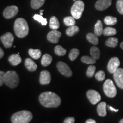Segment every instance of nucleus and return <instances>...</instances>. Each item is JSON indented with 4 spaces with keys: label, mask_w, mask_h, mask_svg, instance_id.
I'll return each instance as SVG.
<instances>
[{
    "label": "nucleus",
    "mask_w": 123,
    "mask_h": 123,
    "mask_svg": "<svg viewBox=\"0 0 123 123\" xmlns=\"http://www.w3.org/2000/svg\"><path fill=\"white\" fill-rule=\"evenodd\" d=\"M39 100L41 105L46 108H57L61 105L60 97L53 92H44L39 96Z\"/></svg>",
    "instance_id": "obj_1"
},
{
    "label": "nucleus",
    "mask_w": 123,
    "mask_h": 123,
    "mask_svg": "<svg viewBox=\"0 0 123 123\" xmlns=\"http://www.w3.org/2000/svg\"><path fill=\"white\" fill-rule=\"evenodd\" d=\"M14 30L15 35L18 38H23L29 34V29L27 21L24 18H19L15 21Z\"/></svg>",
    "instance_id": "obj_2"
},
{
    "label": "nucleus",
    "mask_w": 123,
    "mask_h": 123,
    "mask_svg": "<svg viewBox=\"0 0 123 123\" xmlns=\"http://www.w3.org/2000/svg\"><path fill=\"white\" fill-rule=\"evenodd\" d=\"M33 119V114L27 110L14 113L11 117L12 123H29Z\"/></svg>",
    "instance_id": "obj_3"
},
{
    "label": "nucleus",
    "mask_w": 123,
    "mask_h": 123,
    "mask_svg": "<svg viewBox=\"0 0 123 123\" xmlns=\"http://www.w3.org/2000/svg\"><path fill=\"white\" fill-rule=\"evenodd\" d=\"M19 78L14 71H9L5 74V84L11 88H14L18 85Z\"/></svg>",
    "instance_id": "obj_4"
},
{
    "label": "nucleus",
    "mask_w": 123,
    "mask_h": 123,
    "mask_svg": "<svg viewBox=\"0 0 123 123\" xmlns=\"http://www.w3.org/2000/svg\"><path fill=\"white\" fill-rule=\"evenodd\" d=\"M84 9V3L82 1H76L71 9V13L75 19L80 18Z\"/></svg>",
    "instance_id": "obj_5"
},
{
    "label": "nucleus",
    "mask_w": 123,
    "mask_h": 123,
    "mask_svg": "<svg viewBox=\"0 0 123 123\" xmlns=\"http://www.w3.org/2000/svg\"><path fill=\"white\" fill-rule=\"evenodd\" d=\"M105 95L109 98H114L117 95V90L114 83L111 79H107L103 84Z\"/></svg>",
    "instance_id": "obj_6"
},
{
    "label": "nucleus",
    "mask_w": 123,
    "mask_h": 123,
    "mask_svg": "<svg viewBox=\"0 0 123 123\" xmlns=\"http://www.w3.org/2000/svg\"><path fill=\"white\" fill-rule=\"evenodd\" d=\"M57 68L60 73L66 77H71L73 75L72 71L67 64L63 62H59L57 63Z\"/></svg>",
    "instance_id": "obj_7"
},
{
    "label": "nucleus",
    "mask_w": 123,
    "mask_h": 123,
    "mask_svg": "<svg viewBox=\"0 0 123 123\" xmlns=\"http://www.w3.org/2000/svg\"><path fill=\"white\" fill-rule=\"evenodd\" d=\"M18 8L17 6L15 5L10 6L6 7L4 10L3 15L6 19H10L12 18L17 14L18 13Z\"/></svg>",
    "instance_id": "obj_8"
},
{
    "label": "nucleus",
    "mask_w": 123,
    "mask_h": 123,
    "mask_svg": "<svg viewBox=\"0 0 123 123\" xmlns=\"http://www.w3.org/2000/svg\"><path fill=\"white\" fill-rule=\"evenodd\" d=\"M14 39L13 35L10 33H6L1 37V42L6 48H10L13 46Z\"/></svg>",
    "instance_id": "obj_9"
},
{
    "label": "nucleus",
    "mask_w": 123,
    "mask_h": 123,
    "mask_svg": "<svg viewBox=\"0 0 123 123\" xmlns=\"http://www.w3.org/2000/svg\"><path fill=\"white\" fill-rule=\"evenodd\" d=\"M120 62L119 58L117 57H113L109 61L107 65V70L111 74H113L119 68Z\"/></svg>",
    "instance_id": "obj_10"
},
{
    "label": "nucleus",
    "mask_w": 123,
    "mask_h": 123,
    "mask_svg": "<svg viewBox=\"0 0 123 123\" xmlns=\"http://www.w3.org/2000/svg\"><path fill=\"white\" fill-rule=\"evenodd\" d=\"M87 96L92 104H97L101 100V96L99 92L93 90H88L87 92Z\"/></svg>",
    "instance_id": "obj_11"
},
{
    "label": "nucleus",
    "mask_w": 123,
    "mask_h": 123,
    "mask_svg": "<svg viewBox=\"0 0 123 123\" xmlns=\"http://www.w3.org/2000/svg\"><path fill=\"white\" fill-rule=\"evenodd\" d=\"M113 74V78L117 86L123 89V68H118Z\"/></svg>",
    "instance_id": "obj_12"
},
{
    "label": "nucleus",
    "mask_w": 123,
    "mask_h": 123,
    "mask_svg": "<svg viewBox=\"0 0 123 123\" xmlns=\"http://www.w3.org/2000/svg\"><path fill=\"white\" fill-rule=\"evenodd\" d=\"M61 37V33L57 30H53L49 32L47 35V39L49 42L53 43H56L59 42Z\"/></svg>",
    "instance_id": "obj_13"
},
{
    "label": "nucleus",
    "mask_w": 123,
    "mask_h": 123,
    "mask_svg": "<svg viewBox=\"0 0 123 123\" xmlns=\"http://www.w3.org/2000/svg\"><path fill=\"white\" fill-rule=\"evenodd\" d=\"M112 4V0H98L95 4V7L97 10L102 11L107 9Z\"/></svg>",
    "instance_id": "obj_14"
},
{
    "label": "nucleus",
    "mask_w": 123,
    "mask_h": 123,
    "mask_svg": "<svg viewBox=\"0 0 123 123\" xmlns=\"http://www.w3.org/2000/svg\"><path fill=\"white\" fill-rule=\"evenodd\" d=\"M51 77V74L48 71H42L40 74L39 83L42 85L49 84L50 83Z\"/></svg>",
    "instance_id": "obj_15"
},
{
    "label": "nucleus",
    "mask_w": 123,
    "mask_h": 123,
    "mask_svg": "<svg viewBox=\"0 0 123 123\" xmlns=\"http://www.w3.org/2000/svg\"><path fill=\"white\" fill-rule=\"evenodd\" d=\"M25 65L26 68L29 71H35L37 69V65L33 60L30 58H26L25 61Z\"/></svg>",
    "instance_id": "obj_16"
},
{
    "label": "nucleus",
    "mask_w": 123,
    "mask_h": 123,
    "mask_svg": "<svg viewBox=\"0 0 123 123\" xmlns=\"http://www.w3.org/2000/svg\"><path fill=\"white\" fill-rule=\"evenodd\" d=\"M8 61L10 64L13 66H17L20 64L22 62V59L19 54H12L9 56L8 58Z\"/></svg>",
    "instance_id": "obj_17"
},
{
    "label": "nucleus",
    "mask_w": 123,
    "mask_h": 123,
    "mask_svg": "<svg viewBox=\"0 0 123 123\" xmlns=\"http://www.w3.org/2000/svg\"><path fill=\"white\" fill-rule=\"evenodd\" d=\"M106 107H107V104L105 102H101L98 104L97 107V112L99 116L103 117L106 116L107 115Z\"/></svg>",
    "instance_id": "obj_18"
},
{
    "label": "nucleus",
    "mask_w": 123,
    "mask_h": 123,
    "mask_svg": "<svg viewBox=\"0 0 123 123\" xmlns=\"http://www.w3.org/2000/svg\"><path fill=\"white\" fill-rule=\"evenodd\" d=\"M29 54L33 59H38L41 56L42 53L39 49H30L29 50Z\"/></svg>",
    "instance_id": "obj_19"
},
{
    "label": "nucleus",
    "mask_w": 123,
    "mask_h": 123,
    "mask_svg": "<svg viewBox=\"0 0 123 123\" xmlns=\"http://www.w3.org/2000/svg\"><path fill=\"white\" fill-rule=\"evenodd\" d=\"M52 61H53L52 56L50 54H46L43 55V56H42V59H41V64L43 66L46 67L50 65L51 63L52 62Z\"/></svg>",
    "instance_id": "obj_20"
},
{
    "label": "nucleus",
    "mask_w": 123,
    "mask_h": 123,
    "mask_svg": "<svg viewBox=\"0 0 123 123\" xmlns=\"http://www.w3.org/2000/svg\"><path fill=\"white\" fill-rule=\"evenodd\" d=\"M60 26L58 18L55 16L51 17L50 19V27L52 30H57Z\"/></svg>",
    "instance_id": "obj_21"
},
{
    "label": "nucleus",
    "mask_w": 123,
    "mask_h": 123,
    "mask_svg": "<svg viewBox=\"0 0 123 123\" xmlns=\"http://www.w3.org/2000/svg\"><path fill=\"white\" fill-rule=\"evenodd\" d=\"M87 39L88 40L89 42L93 44V45H97L99 43V39H98L97 35L93 33H88L87 34Z\"/></svg>",
    "instance_id": "obj_22"
},
{
    "label": "nucleus",
    "mask_w": 123,
    "mask_h": 123,
    "mask_svg": "<svg viewBox=\"0 0 123 123\" xmlns=\"http://www.w3.org/2000/svg\"><path fill=\"white\" fill-rule=\"evenodd\" d=\"M103 33V24L101 21H98L96 24H95L94 29V34L97 36H100Z\"/></svg>",
    "instance_id": "obj_23"
},
{
    "label": "nucleus",
    "mask_w": 123,
    "mask_h": 123,
    "mask_svg": "<svg viewBox=\"0 0 123 123\" xmlns=\"http://www.w3.org/2000/svg\"><path fill=\"white\" fill-rule=\"evenodd\" d=\"M90 54L95 59H99L100 55V51L99 48L95 46H93L90 49Z\"/></svg>",
    "instance_id": "obj_24"
},
{
    "label": "nucleus",
    "mask_w": 123,
    "mask_h": 123,
    "mask_svg": "<svg viewBox=\"0 0 123 123\" xmlns=\"http://www.w3.org/2000/svg\"><path fill=\"white\" fill-rule=\"evenodd\" d=\"M79 31V29L77 26L74 25L70 26L66 31V33L68 36L72 37L75 34L78 33Z\"/></svg>",
    "instance_id": "obj_25"
},
{
    "label": "nucleus",
    "mask_w": 123,
    "mask_h": 123,
    "mask_svg": "<svg viewBox=\"0 0 123 123\" xmlns=\"http://www.w3.org/2000/svg\"><path fill=\"white\" fill-rule=\"evenodd\" d=\"M45 0H31V7L33 9H38L42 6Z\"/></svg>",
    "instance_id": "obj_26"
},
{
    "label": "nucleus",
    "mask_w": 123,
    "mask_h": 123,
    "mask_svg": "<svg viewBox=\"0 0 123 123\" xmlns=\"http://www.w3.org/2000/svg\"><path fill=\"white\" fill-rule=\"evenodd\" d=\"M105 45L110 47H116L118 44V39L116 38H108L105 43Z\"/></svg>",
    "instance_id": "obj_27"
},
{
    "label": "nucleus",
    "mask_w": 123,
    "mask_h": 123,
    "mask_svg": "<svg viewBox=\"0 0 123 123\" xmlns=\"http://www.w3.org/2000/svg\"><path fill=\"white\" fill-rule=\"evenodd\" d=\"M104 22L107 25L112 26L116 24L117 22V19L114 17L107 16L104 18Z\"/></svg>",
    "instance_id": "obj_28"
},
{
    "label": "nucleus",
    "mask_w": 123,
    "mask_h": 123,
    "mask_svg": "<svg viewBox=\"0 0 123 123\" xmlns=\"http://www.w3.org/2000/svg\"><path fill=\"white\" fill-rule=\"evenodd\" d=\"M117 33V31L115 28L111 27H107L103 30V34L105 36H112L114 35Z\"/></svg>",
    "instance_id": "obj_29"
},
{
    "label": "nucleus",
    "mask_w": 123,
    "mask_h": 123,
    "mask_svg": "<svg viewBox=\"0 0 123 123\" xmlns=\"http://www.w3.org/2000/svg\"><path fill=\"white\" fill-rule=\"evenodd\" d=\"M54 52L55 54L58 56H63L66 54L67 51L61 45H57L54 49Z\"/></svg>",
    "instance_id": "obj_30"
},
{
    "label": "nucleus",
    "mask_w": 123,
    "mask_h": 123,
    "mask_svg": "<svg viewBox=\"0 0 123 123\" xmlns=\"http://www.w3.org/2000/svg\"><path fill=\"white\" fill-rule=\"evenodd\" d=\"M63 22L64 25L67 26H71L75 25V20L73 17H66L64 18Z\"/></svg>",
    "instance_id": "obj_31"
},
{
    "label": "nucleus",
    "mask_w": 123,
    "mask_h": 123,
    "mask_svg": "<svg viewBox=\"0 0 123 123\" xmlns=\"http://www.w3.org/2000/svg\"><path fill=\"white\" fill-rule=\"evenodd\" d=\"M79 55V50L77 49H73L69 54V58L71 61H74L78 58Z\"/></svg>",
    "instance_id": "obj_32"
},
{
    "label": "nucleus",
    "mask_w": 123,
    "mask_h": 123,
    "mask_svg": "<svg viewBox=\"0 0 123 123\" xmlns=\"http://www.w3.org/2000/svg\"><path fill=\"white\" fill-rule=\"evenodd\" d=\"M81 61L83 63L86 64H95L96 63V59H95L94 58L90 56H83L81 58Z\"/></svg>",
    "instance_id": "obj_33"
},
{
    "label": "nucleus",
    "mask_w": 123,
    "mask_h": 123,
    "mask_svg": "<svg viewBox=\"0 0 123 123\" xmlns=\"http://www.w3.org/2000/svg\"><path fill=\"white\" fill-rule=\"evenodd\" d=\"M33 18L34 19V20H35V21L41 23L42 26H46V25H47V19H46V18L43 17L41 15L35 14L34 15Z\"/></svg>",
    "instance_id": "obj_34"
},
{
    "label": "nucleus",
    "mask_w": 123,
    "mask_h": 123,
    "mask_svg": "<svg viewBox=\"0 0 123 123\" xmlns=\"http://www.w3.org/2000/svg\"><path fill=\"white\" fill-rule=\"evenodd\" d=\"M95 78H96L97 80L101 81L104 80V79L105 78V73L103 71H99L98 72H97L95 74Z\"/></svg>",
    "instance_id": "obj_35"
},
{
    "label": "nucleus",
    "mask_w": 123,
    "mask_h": 123,
    "mask_svg": "<svg viewBox=\"0 0 123 123\" xmlns=\"http://www.w3.org/2000/svg\"><path fill=\"white\" fill-rule=\"evenodd\" d=\"M95 70H96V67H95V66L91 65L89 66L87 70V73H86L87 76L88 78H92L93 76V75L95 74Z\"/></svg>",
    "instance_id": "obj_36"
},
{
    "label": "nucleus",
    "mask_w": 123,
    "mask_h": 123,
    "mask_svg": "<svg viewBox=\"0 0 123 123\" xmlns=\"http://www.w3.org/2000/svg\"><path fill=\"white\" fill-rule=\"evenodd\" d=\"M116 8L119 13L123 15V0H117V1Z\"/></svg>",
    "instance_id": "obj_37"
},
{
    "label": "nucleus",
    "mask_w": 123,
    "mask_h": 123,
    "mask_svg": "<svg viewBox=\"0 0 123 123\" xmlns=\"http://www.w3.org/2000/svg\"><path fill=\"white\" fill-rule=\"evenodd\" d=\"M5 73H4L2 71H0V86H2L3 84L5 83Z\"/></svg>",
    "instance_id": "obj_38"
},
{
    "label": "nucleus",
    "mask_w": 123,
    "mask_h": 123,
    "mask_svg": "<svg viewBox=\"0 0 123 123\" xmlns=\"http://www.w3.org/2000/svg\"><path fill=\"white\" fill-rule=\"evenodd\" d=\"M75 119L73 117H68L64 120L63 123H74Z\"/></svg>",
    "instance_id": "obj_39"
},
{
    "label": "nucleus",
    "mask_w": 123,
    "mask_h": 123,
    "mask_svg": "<svg viewBox=\"0 0 123 123\" xmlns=\"http://www.w3.org/2000/svg\"><path fill=\"white\" fill-rule=\"evenodd\" d=\"M108 108L110 109L111 111H114L115 112H117L119 111V110H117V109H115L113 107H111V106H110V105H108Z\"/></svg>",
    "instance_id": "obj_40"
},
{
    "label": "nucleus",
    "mask_w": 123,
    "mask_h": 123,
    "mask_svg": "<svg viewBox=\"0 0 123 123\" xmlns=\"http://www.w3.org/2000/svg\"><path fill=\"white\" fill-rule=\"evenodd\" d=\"M85 123H96V121L94 120L93 119H88L87 121H86Z\"/></svg>",
    "instance_id": "obj_41"
},
{
    "label": "nucleus",
    "mask_w": 123,
    "mask_h": 123,
    "mask_svg": "<svg viewBox=\"0 0 123 123\" xmlns=\"http://www.w3.org/2000/svg\"><path fill=\"white\" fill-rule=\"evenodd\" d=\"M4 55V51H3L2 48H0V58L2 59Z\"/></svg>",
    "instance_id": "obj_42"
},
{
    "label": "nucleus",
    "mask_w": 123,
    "mask_h": 123,
    "mask_svg": "<svg viewBox=\"0 0 123 123\" xmlns=\"http://www.w3.org/2000/svg\"><path fill=\"white\" fill-rule=\"evenodd\" d=\"M120 47L123 50V42L121 43V44H120Z\"/></svg>",
    "instance_id": "obj_43"
},
{
    "label": "nucleus",
    "mask_w": 123,
    "mask_h": 123,
    "mask_svg": "<svg viewBox=\"0 0 123 123\" xmlns=\"http://www.w3.org/2000/svg\"><path fill=\"white\" fill-rule=\"evenodd\" d=\"M119 123H123V119H121L120 121V122H119Z\"/></svg>",
    "instance_id": "obj_44"
},
{
    "label": "nucleus",
    "mask_w": 123,
    "mask_h": 123,
    "mask_svg": "<svg viewBox=\"0 0 123 123\" xmlns=\"http://www.w3.org/2000/svg\"><path fill=\"white\" fill-rule=\"evenodd\" d=\"M73 1H75H75H76V0H73Z\"/></svg>",
    "instance_id": "obj_45"
}]
</instances>
